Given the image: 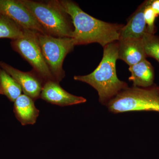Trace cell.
Returning a JSON list of instances; mask_svg holds the SVG:
<instances>
[{"label":"cell","instance_id":"cell-1","mask_svg":"<svg viewBox=\"0 0 159 159\" xmlns=\"http://www.w3.org/2000/svg\"><path fill=\"white\" fill-rule=\"evenodd\" d=\"M70 16L74 27L72 38L75 46L98 43L102 47L119 41L124 25L106 22L91 16L72 1H59Z\"/></svg>","mask_w":159,"mask_h":159},{"label":"cell","instance_id":"cell-2","mask_svg":"<svg viewBox=\"0 0 159 159\" xmlns=\"http://www.w3.org/2000/svg\"><path fill=\"white\" fill-rule=\"evenodd\" d=\"M119 41L103 47V56L97 68L84 76H74V80L86 83L98 92L99 102L107 105L119 93L128 87L126 82L117 76L116 63L118 59Z\"/></svg>","mask_w":159,"mask_h":159},{"label":"cell","instance_id":"cell-3","mask_svg":"<svg viewBox=\"0 0 159 159\" xmlns=\"http://www.w3.org/2000/svg\"><path fill=\"white\" fill-rule=\"evenodd\" d=\"M20 2L31 11L46 34L56 37H72L74 27L71 18L59 1Z\"/></svg>","mask_w":159,"mask_h":159},{"label":"cell","instance_id":"cell-4","mask_svg":"<svg viewBox=\"0 0 159 159\" xmlns=\"http://www.w3.org/2000/svg\"><path fill=\"white\" fill-rule=\"evenodd\" d=\"M108 110L114 114L134 111H154L159 112V93L154 84L146 88H126L107 104Z\"/></svg>","mask_w":159,"mask_h":159},{"label":"cell","instance_id":"cell-5","mask_svg":"<svg viewBox=\"0 0 159 159\" xmlns=\"http://www.w3.org/2000/svg\"><path fill=\"white\" fill-rule=\"evenodd\" d=\"M43 56L54 80L59 83L65 77L63 69L64 60L75 46L72 38L56 37L37 32Z\"/></svg>","mask_w":159,"mask_h":159},{"label":"cell","instance_id":"cell-6","mask_svg":"<svg viewBox=\"0 0 159 159\" xmlns=\"http://www.w3.org/2000/svg\"><path fill=\"white\" fill-rule=\"evenodd\" d=\"M37 32L24 29L22 37L11 40V48L31 65L33 70L44 82L55 81L43 56L38 41Z\"/></svg>","mask_w":159,"mask_h":159},{"label":"cell","instance_id":"cell-7","mask_svg":"<svg viewBox=\"0 0 159 159\" xmlns=\"http://www.w3.org/2000/svg\"><path fill=\"white\" fill-rule=\"evenodd\" d=\"M0 14L9 18L23 29L46 34L42 26L20 0H0Z\"/></svg>","mask_w":159,"mask_h":159},{"label":"cell","instance_id":"cell-8","mask_svg":"<svg viewBox=\"0 0 159 159\" xmlns=\"http://www.w3.org/2000/svg\"><path fill=\"white\" fill-rule=\"evenodd\" d=\"M0 68L6 71L19 84L24 94L33 100L40 98L45 82L34 72H23L4 61H0Z\"/></svg>","mask_w":159,"mask_h":159},{"label":"cell","instance_id":"cell-9","mask_svg":"<svg viewBox=\"0 0 159 159\" xmlns=\"http://www.w3.org/2000/svg\"><path fill=\"white\" fill-rule=\"evenodd\" d=\"M40 98L51 104L61 107L86 102L85 98L70 93L61 88L59 83L54 80H49L45 83Z\"/></svg>","mask_w":159,"mask_h":159},{"label":"cell","instance_id":"cell-10","mask_svg":"<svg viewBox=\"0 0 159 159\" xmlns=\"http://www.w3.org/2000/svg\"><path fill=\"white\" fill-rule=\"evenodd\" d=\"M118 59L129 66L146 59L142 38H126L119 40Z\"/></svg>","mask_w":159,"mask_h":159},{"label":"cell","instance_id":"cell-11","mask_svg":"<svg viewBox=\"0 0 159 159\" xmlns=\"http://www.w3.org/2000/svg\"><path fill=\"white\" fill-rule=\"evenodd\" d=\"M147 1L142 3L132 14L124 25L119 33V39L126 38H142L147 32V26L144 17V10Z\"/></svg>","mask_w":159,"mask_h":159},{"label":"cell","instance_id":"cell-12","mask_svg":"<svg viewBox=\"0 0 159 159\" xmlns=\"http://www.w3.org/2000/svg\"><path fill=\"white\" fill-rule=\"evenodd\" d=\"M14 102L15 115L22 125H33L35 123L39 111L34 105L33 99L22 94Z\"/></svg>","mask_w":159,"mask_h":159},{"label":"cell","instance_id":"cell-13","mask_svg":"<svg viewBox=\"0 0 159 159\" xmlns=\"http://www.w3.org/2000/svg\"><path fill=\"white\" fill-rule=\"evenodd\" d=\"M129 70L131 74L129 80L133 82L134 87L146 88L154 84V70L147 59L129 66Z\"/></svg>","mask_w":159,"mask_h":159},{"label":"cell","instance_id":"cell-14","mask_svg":"<svg viewBox=\"0 0 159 159\" xmlns=\"http://www.w3.org/2000/svg\"><path fill=\"white\" fill-rule=\"evenodd\" d=\"M19 84L6 71L0 68V94L4 95L10 101H15L22 95Z\"/></svg>","mask_w":159,"mask_h":159},{"label":"cell","instance_id":"cell-15","mask_svg":"<svg viewBox=\"0 0 159 159\" xmlns=\"http://www.w3.org/2000/svg\"><path fill=\"white\" fill-rule=\"evenodd\" d=\"M24 29L9 18L0 14V39H18L23 36Z\"/></svg>","mask_w":159,"mask_h":159},{"label":"cell","instance_id":"cell-16","mask_svg":"<svg viewBox=\"0 0 159 159\" xmlns=\"http://www.w3.org/2000/svg\"><path fill=\"white\" fill-rule=\"evenodd\" d=\"M143 42L147 57H152L159 63V36L146 33L143 36Z\"/></svg>","mask_w":159,"mask_h":159},{"label":"cell","instance_id":"cell-17","mask_svg":"<svg viewBox=\"0 0 159 159\" xmlns=\"http://www.w3.org/2000/svg\"><path fill=\"white\" fill-rule=\"evenodd\" d=\"M144 17L147 26V32L152 34H155L157 30L155 22L157 16L150 6V0L147 1V4L144 10Z\"/></svg>","mask_w":159,"mask_h":159},{"label":"cell","instance_id":"cell-18","mask_svg":"<svg viewBox=\"0 0 159 159\" xmlns=\"http://www.w3.org/2000/svg\"><path fill=\"white\" fill-rule=\"evenodd\" d=\"M150 6L157 17L159 16V0H150Z\"/></svg>","mask_w":159,"mask_h":159},{"label":"cell","instance_id":"cell-19","mask_svg":"<svg viewBox=\"0 0 159 159\" xmlns=\"http://www.w3.org/2000/svg\"><path fill=\"white\" fill-rule=\"evenodd\" d=\"M158 92L159 93V86H158Z\"/></svg>","mask_w":159,"mask_h":159}]
</instances>
